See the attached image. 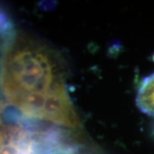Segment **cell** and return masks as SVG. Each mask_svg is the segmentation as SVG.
<instances>
[{
    "label": "cell",
    "mask_w": 154,
    "mask_h": 154,
    "mask_svg": "<svg viewBox=\"0 0 154 154\" xmlns=\"http://www.w3.org/2000/svg\"><path fill=\"white\" fill-rule=\"evenodd\" d=\"M71 133L44 122L0 120V154H72L77 144Z\"/></svg>",
    "instance_id": "7a4b0ae2"
},
{
    "label": "cell",
    "mask_w": 154,
    "mask_h": 154,
    "mask_svg": "<svg viewBox=\"0 0 154 154\" xmlns=\"http://www.w3.org/2000/svg\"><path fill=\"white\" fill-rule=\"evenodd\" d=\"M69 67L60 51L22 30L13 31L0 53V94L33 121L76 134L82 123L67 88Z\"/></svg>",
    "instance_id": "6da1fadb"
},
{
    "label": "cell",
    "mask_w": 154,
    "mask_h": 154,
    "mask_svg": "<svg viewBox=\"0 0 154 154\" xmlns=\"http://www.w3.org/2000/svg\"><path fill=\"white\" fill-rule=\"evenodd\" d=\"M0 113H1V110H0Z\"/></svg>",
    "instance_id": "277c9868"
},
{
    "label": "cell",
    "mask_w": 154,
    "mask_h": 154,
    "mask_svg": "<svg viewBox=\"0 0 154 154\" xmlns=\"http://www.w3.org/2000/svg\"><path fill=\"white\" fill-rule=\"evenodd\" d=\"M136 105L143 113L154 117V72L140 84L136 96Z\"/></svg>",
    "instance_id": "3957f363"
}]
</instances>
